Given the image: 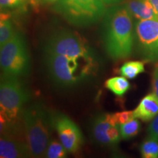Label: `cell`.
<instances>
[{
  "label": "cell",
  "mask_w": 158,
  "mask_h": 158,
  "mask_svg": "<svg viewBox=\"0 0 158 158\" xmlns=\"http://www.w3.org/2000/svg\"><path fill=\"white\" fill-rule=\"evenodd\" d=\"M145 71L144 63L140 61H130L120 68L119 73L127 79H134Z\"/></svg>",
  "instance_id": "obj_15"
},
{
  "label": "cell",
  "mask_w": 158,
  "mask_h": 158,
  "mask_svg": "<svg viewBox=\"0 0 158 158\" xmlns=\"http://www.w3.org/2000/svg\"><path fill=\"white\" fill-rule=\"evenodd\" d=\"M43 50V53L81 58L99 64L94 49L78 34L68 29H59L49 35L45 40Z\"/></svg>",
  "instance_id": "obj_5"
},
{
  "label": "cell",
  "mask_w": 158,
  "mask_h": 158,
  "mask_svg": "<svg viewBox=\"0 0 158 158\" xmlns=\"http://www.w3.org/2000/svg\"><path fill=\"white\" fill-rule=\"evenodd\" d=\"M142 157L158 158V141L149 138L141 143L140 147Z\"/></svg>",
  "instance_id": "obj_18"
},
{
  "label": "cell",
  "mask_w": 158,
  "mask_h": 158,
  "mask_svg": "<svg viewBox=\"0 0 158 158\" xmlns=\"http://www.w3.org/2000/svg\"><path fill=\"white\" fill-rule=\"evenodd\" d=\"M44 64L51 80L60 87H71L91 79L99 64L86 59L44 53Z\"/></svg>",
  "instance_id": "obj_3"
},
{
  "label": "cell",
  "mask_w": 158,
  "mask_h": 158,
  "mask_svg": "<svg viewBox=\"0 0 158 158\" xmlns=\"http://www.w3.org/2000/svg\"><path fill=\"white\" fill-rule=\"evenodd\" d=\"M53 114L41 102L23 108L21 127L30 157H44L54 128Z\"/></svg>",
  "instance_id": "obj_2"
},
{
  "label": "cell",
  "mask_w": 158,
  "mask_h": 158,
  "mask_svg": "<svg viewBox=\"0 0 158 158\" xmlns=\"http://www.w3.org/2000/svg\"><path fill=\"white\" fill-rule=\"evenodd\" d=\"M22 130L18 132H8L1 134L0 157L23 158L30 157L26 144Z\"/></svg>",
  "instance_id": "obj_11"
},
{
  "label": "cell",
  "mask_w": 158,
  "mask_h": 158,
  "mask_svg": "<svg viewBox=\"0 0 158 158\" xmlns=\"http://www.w3.org/2000/svg\"><path fill=\"white\" fill-rule=\"evenodd\" d=\"M0 65L2 75L23 77L29 73L30 57L25 37L16 32L10 40L1 47Z\"/></svg>",
  "instance_id": "obj_7"
},
{
  "label": "cell",
  "mask_w": 158,
  "mask_h": 158,
  "mask_svg": "<svg viewBox=\"0 0 158 158\" xmlns=\"http://www.w3.org/2000/svg\"><path fill=\"white\" fill-rule=\"evenodd\" d=\"M30 94L19 77L1 75L0 124L1 133L21 127L19 120Z\"/></svg>",
  "instance_id": "obj_4"
},
{
  "label": "cell",
  "mask_w": 158,
  "mask_h": 158,
  "mask_svg": "<svg viewBox=\"0 0 158 158\" xmlns=\"http://www.w3.org/2000/svg\"><path fill=\"white\" fill-rule=\"evenodd\" d=\"M134 48L144 62H158V19L139 20L135 23Z\"/></svg>",
  "instance_id": "obj_8"
},
{
  "label": "cell",
  "mask_w": 158,
  "mask_h": 158,
  "mask_svg": "<svg viewBox=\"0 0 158 158\" xmlns=\"http://www.w3.org/2000/svg\"><path fill=\"white\" fill-rule=\"evenodd\" d=\"M152 86L153 92L158 97V62L156 64L152 74Z\"/></svg>",
  "instance_id": "obj_23"
},
{
  "label": "cell",
  "mask_w": 158,
  "mask_h": 158,
  "mask_svg": "<svg viewBox=\"0 0 158 158\" xmlns=\"http://www.w3.org/2000/svg\"><path fill=\"white\" fill-rule=\"evenodd\" d=\"M54 9L71 24L83 27L103 16L106 4L102 0H57Z\"/></svg>",
  "instance_id": "obj_6"
},
{
  "label": "cell",
  "mask_w": 158,
  "mask_h": 158,
  "mask_svg": "<svg viewBox=\"0 0 158 158\" xmlns=\"http://www.w3.org/2000/svg\"><path fill=\"white\" fill-rule=\"evenodd\" d=\"M112 117L115 124L120 125L135 118V116H134V111L124 110V111L112 114Z\"/></svg>",
  "instance_id": "obj_20"
},
{
  "label": "cell",
  "mask_w": 158,
  "mask_h": 158,
  "mask_svg": "<svg viewBox=\"0 0 158 158\" xmlns=\"http://www.w3.org/2000/svg\"><path fill=\"white\" fill-rule=\"evenodd\" d=\"M120 134L124 140H129L135 137L141 130V124L138 120L133 118L126 123L120 124Z\"/></svg>",
  "instance_id": "obj_17"
},
{
  "label": "cell",
  "mask_w": 158,
  "mask_h": 158,
  "mask_svg": "<svg viewBox=\"0 0 158 158\" xmlns=\"http://www.w3.org/2000/svg\"><path fill=\"white\" fill-rule=\"evenodd\" d=\"M125 7L136 19H158L153 7L147 0H127Z\"/></svg>",
  "instance_id": "obj_13"
},
{
  "label": "cell",
  "mask_w": 158,
  "mask_h": 158,
  "mask_svg": "<svg viewBox=\"0 0 158 158\" xmlns=\"http://www.w3.org/2000/svg\"><path fill=\"white\" fill-rule=\"evenodd\" d=\"M54 128L68 153H76L84 143V137L76 124L68 116L59 112L53 114Z\"/></svg>",
  "instance_id": "obj_10"
},
{
  "label": "cell",
  "mask_w": 158,
  "mask_h": 158,
  "mask_svg": "<svg viewBox=\"0 0 158 158\" xmlns=\"http://www.w3.org/2000/svg\"><path fill=\"white\" fill-rule=\"evenodd\" d=\"M37 2L41 4H51V3H55L57 0H37Z\"/></svg>",
  "instance_id": "obj_26"
},
{
  "label": "cell",
  "mask_w": 158,
  "mask_h": 158,
  "mask_svg": "<svg viewBox=\"0 0 158 158\" xmlns=\"http://www.w3.org/2000/svg\"><path fill=\"white\" fill-rule=\"evenodd\" d=\"M68 151L65 149L62 143H59L57 141H51L46 152H45V157L48 158H64L68 156Z\"/></svg>",
  "instance_id": "obj_19"
},
{
  "label": "cell",
  "mask_w": 158,
  "mask_h": 158,
  "mask_svg": "<svg viewBox=\"0 0 158 158\" xmlns=\"http://www.w3.org/2000/svg\"><path fill=\"white\" fill-rule=\"evenodd\" d=\"M15 33L16 32L8 16L2 13L0 21V47L3 46L10 40Z\"/></svg>",
  "instance_id": "obj_16"
},
{
  "label": "cell",
  "mask_w": 158,
  "mask_h": 158,
  "mask_svg": "<svg viewBox=\"0 0 158 158\" xmlns=\"http://www.w3.org/2000/svg\"><path fill=\"white\" fill-rule=\"evenodd\" d=\"M148 137L158 141V114L152 120L147 129Z\"/></svg>",
  "instance_id": "obj_22"
},
{
  "label": "cell",
  "mask_w": 158,
  "mask_h": 158,
  "mask_svg": "<svg viewBox=\"0 0 158 158\" xmlns=\"http://www.w3.org/2000/svg\"><path fill=\"white\" fill-rule=\"evenodd\" d=\"M90 127L92 140L102 147H115L122 138L119 125L114 123L110 114L96 115Z\"/></svg>",
  "instance_id": "obj_9"
},
{
  "label": "cell",
  "mask_w": 158,
  "mask_h": 158,
  "mask_svg": "<svg viewBox=\"0 0 158 158\" xmlns=\"http://www.w3.org/2000/svg\"><path fill=\"white\" fill-rule=\"evenodd\" d=\"M29 0H0L1 10L15 9L25 5Z\"/></svg>",
  "instance_id": "obj_21"
},
{
  "label": "cell",
  "mask_w": 158,
  "mask_h": 158,
  "mask_svg": "<svg viewBox=\"0 0 158 158\" xmlns=\"http://www.w3.org/2000/svg\"><path fill=\"white\" fill-rule=\"evenodd\" d=\"M134 111L135 118L143 122L152 121L158 114V97L149 93L141 100Z\"/></svg>",
  "instance_id": "obj_12"
},
{
  "label": "cell",
  "mask_w": 158,
  "mask_h": 158,
  "mask_svg": "<svg viewBox=\"0 0 158 158\" xmlns=\"http://www.w3.org/2000/svg\"><path fill=\"white\" fill-rule=\"evenodd\" d=\"M106 5H114L119 3L122 0H102Z\"/></svg>",
  "instance_id": "obj_25"
},
{
  "label": "cell",
  "mask_w": 158,
  "mask_h": 158,
  "mask_svg": "<svg viewBox=\"0 0 158 158\" xmlns=\"http://www.w3.org/2000/svg\"><path fill=\"white\" fill-rule=\"evenodd\" d=\"M106 89L116 96L122 97L129 90L130 84L124 77H113L108 79L105 83Z\"/></svg>",
  "instance_id": "obj_14"
},
{
  "label": "cell",
  "mask_w": 158,
  "mask_h": 158,
  "mask_svg": "<svg viewBox=\"0 0 158 158\" xmlns=\"http://www.w3.org/2000/svg\"><path fill=\"white\" fill-rule=\"evenodd\" d=\"M153 7L154 10L158 16V0H147Z\"/></svg>",
  "instance_id": "obj_24"
},
{
  "label": "cell",
  "mask_w": 158,
  "mask_h": 158,
  "mask_svg": "<svg viewBox=\"0 0 158 158\" xmlns=\"http://www.w3.org/2000/svg\"><path fill=\"white\" fill-rule=\"evenodd\" d=\"M135 32L132 15L127 7H113L105 18L102 31L103 48L113 60L128 58L134 48Z\"/></svg>",
  "instance_id": "obj_1"
}]
</instances>
